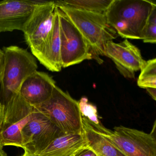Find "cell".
Listing matches in <instances>:
<instances>
[{
    "label": "cell",
    "mask_w": 156,
    "mask_h": 156,
    "mask_svg": "<svg viewBox=\"0 0 156 156\" xmlns=\"http://www.w3.org/2000/svg\"><path fill=\"white\" fill-rule=\"evenodd\" d=\"M55 5L81 33L90 48L93 59L102 64L103 61L100 56L105 55L107 43L119 36L108 24L104 13L87 11L64 5Z\"/></svg>",
    "instance_id": "6da1fadb"
},
{
    "label": "cell",
    "mask_w": 156,
    "mask_h": 156,
    "mask_svg": "<svg viewBox=\"0 0 156 156\" xmlns=\"http://www.w3.org/2000/svg\"><path fill=\"white\" fill-rule=\"evenodd\" d=\"M155 6V3L148 0H113L104 14L108 24L121 38L140 40Z\"/></svg>",
    "instance_id": "7a4b0ae2"
},
{
    "label": "cell",
    "mask_w": 156,
    "mask_h": 156,
    "mask_svg": "<svg viewBox=\"0 0 156 156\" xmlns=\"http://www.w3.org/2000/svg\"><path fill=\"white\" fill-rule=\"evenodd\" d=\"M4 63L1 79L0 104L4 108L19 94L22 84L37 71L36 58L27 50L17 46L3 48Z\"/></svg>",
    "instance_id": "3957f363"
},
{
    "label": "cell",
    "mask_w": 156,
    "mask_h": 156,
    "mask_svg": "<svg viewBox=\"0 0 156 156\" xmlns=\"http://www.w3.org/2000/svg\"><path fill=\"white\" fill-rule=\"evenodd\" d=\"M82 122L112 142L126 156H156V123L150 133L123 126L111 130L82 116Z\"/></svg>",
    "instance_id": "277c9868"
},
{
    "label": "cell",
    "mask_w": 156,
    "mask_h": 156,
    "mask_svg": "<svg viewBox=\"0 0 156 156\" xmlns=\"http://www.w3.org/2000/svg\"><path fill=\"white\" fill-rule=\"evenodd\" d=\"M34 107L65 134L83 133L78 101L57 86L49 99Z\"/></svg>",
    "instance_id": "5b68a950"
},
{
    "label": "cell",
    "mask_w": 156,
    "mask_h": 156,
    "mask_svg": "<svg viewBox=\"0 0 156 156\" xmlns=\"http://www.w3.org/2000/svg\"><path fill=\"white\" fill-rule=\"evenodd\" d=\"M59 13L62 67L93 59L90 48L81 33L59 9Z\"/></svg>",
    "instance_id": "8992f818"
},
{
    "label": "cell",
    "mask_w": 156,
    "mask_h": 156,
    "mask_svg": "<svg viewBox=\"0 0 156 156\" xmlns=\"http://www.w3.org/2000/svg\"><path fill=\"white\" fill-rule=\"evenodd\" d=\"M4 109L1 129L2 145L21 147L22 130L32 118L35 108L19 94Z\"/></svg>",
    "instance_id": "52a82bcc"
},
{
    "label": "cell",
    "mask_w": 156,
    "mask_h": 156,
    "mask_svg": "<svg viewBox=\"0 0 156 156\" xmlns=\"http://www.w3.org/2000/svg\"><path fill=\"white\" fill-rule=\"evenodd\" d=\"M64 134L49 119L35 109L32 118L22 130L21 148L27 155H34L43 150L54 140Z\"/></svg>",
    "instance_id": "ba28073f"
},
{
    "label": "cell",
    "mask_w": 156,
    "mask_h": 156,
    "mask_svg": "<svg viewBox=\"0 0 156 156\" xmlns=\"http://www.w3.org/2000/svg\"><path fill=\"white\" fill-rule=\"evenodd\" d=\"M54 1H42L35 10L23 31L32 54L38 59L50 35L53 24Z\"/></svg>",
    "instance_id": "9c48e42d"
},
{
    "label": "cell",
    "mask_w": 156,
    "mask_h": 156,
    "mask_svg": "<svg viewBox=\"0 0 156 156\" xmlns=\"http://www.w3.org/2000/svg\"><path fill=\"white\" fill-rule=\"evenodd\" d=\"M105 55L115 65L120 73L126 78H134L146 63L140 50L127 39L120 43L110 41L107 43Z\"/></svg>",
    "instance_id": "30bf717a"
},
{
    "label": "cell",
    "mask_w": 156,
    "mask_h": 156,
    "mask_svg": "<svg viewBox=\"0 0 156 156\" xmlns=\"http://www.w3.org/2000/svg\"><path fill=\"white\" fill-rule=\"evenodd\" d=\"M42 2L27 0L0 2V33L16 30L23 32Z\"/></svg>",
    "instance_id": "8fae6325"
},
{
    "label": "cell",
    "mask_w": 156,
    "mask_h": 156,
    "mask_svg": "<svg viewBox=\"0 0 156 156\" xmlns=\"http://www.w3.org/2000/svg\"><path fill=\"white\" fill-rule=\"evenodd\" d=\"M56 86L51 76L44 72L36 71L23 81L19 94L29 105L35 106L49 99Z\"/></svg>",
    "instance_id": "7c38bea8"
},
{
    "label": "cell",
    "mask_w": 156,
    "mask_h": 156,
    "mask_svg": "<svg viewBox=\"0 0 156 156\" xmlns=\"http://www.w3.org/2000/svg\"><path fill=\"white\" fill-rule=\"evenodd\" d=\"M37 60L51 72H59L62 68L61 57L59 9L56 6L51 30Z\"/></svg>",
    "instance_id": "4fadbf2b"
},
{
    "label": "cell",
    "mask_w": 156,
    "mask_h": 156,
    "mask_svg": "<svg viewBox=\"0 0 156 156\" xmlns=\"http://www.w3.org/2000/svg\"><path fill=\"white\" fill-rule=\"evenodd\" d=\"M87 147L84 133L64 134L54 140L41 152L30 156H74Z\"/></svg>",
    "instance_id": "5bb4252c"
},
{
    "label": "cell",
    "mask_w": 156,
    "mask_h": 156,
    "mask_svg": "<svg viewBox=\"0 0 156 156\" xmlns=\"http://www.w3.org/2000/svg\"><path fill=\"white\" fill-rule=\"evenodd\" d=\"M83 126L87 147L98 156H126L105 137L83 123Z\"/></svg>",
    "instance_id": "9a60e30c"
},
{
    "label": "cell",
    "mask_w": 156,
    "mask_h": 156,
    "mask_svg": "<svg viewBox=\"0 0 156 156\" xmlns=\"http://www.w3.org/2000/svg\"><path fill=\"white\" fill-rule=\"evenodd\" d=\"M113 0H65L54 1L56 5H64L87 11L104 13Z\"/></svg>",
    "instance_id": "2e32d148"
},
{
    "label": "cell",
    "mask_w": 156,
    "mask_h": 156,
    "mask_svg": "<svg viewBox=\"0 0 156 156\" xmlns=\"http://www.w3.org/2000/svg\"><path fill=\"white\" fill-rule=\"evenodd\" d=\"M140 88H156V59L146 61L144 67L140 70L137 82Z\"/></svg>",
    "instance_id": "e0dca14e"
},
{
    "label": "cell",
    "mask_w": 156,
    "mask_h": 156,
    "mask_svg": "<svg viewBox=\"0 0 156 156\" xmlns=\"http://www.w3.org/2000/svg\"><path fill=\"white\" fill-rule=\"evenodd\" d=\"M140 40L146 43L156 44V6L151 10L141 34Z\"/></svg>",
    "instance_id": "ac0fdd59"
},
{
    "label": "cell",
    "mask_w": 156,
    "mask_h": 156,
    "mask_svg": "<svg viewBox=\"0 0 156 156\" xmlns=\"http://www.w3.org/2000/svg\"><path fill=\"white\" fill-rule=\"evenodd\" d=\"M78 104L82 116L86 118L95 124L100 123L96 107L88 103L87 98H82L80 101H78Z\"/></svg>",
    "instance_id": "d6986e66"
},
{
    "label": "cell",
    "mask_w": 156,
    "mask_h": 156,
    "mask_svg": "<svg viewBox=\"0 0 156 156\" xmlns=\"http://www.w3.org/2000/svg\"><path fill=\"white\" fill-rule=\"evenodd\" d=\"M74 156H98V155L94 151L87 147L79 151Z\"/></svg>",
    "instance_id": "ffe728a7"
},
{
    "label": "cell",
    "mask_w": 156,
    "mask_h": 156,
    "mask_svg": "<svg viewBox=\"0 0 156 156\" xmlns=\"http://www.w3.org/2000/svg\"><path fill=\"white\" fill-rule=\"evenodd\" d=\"M4 113H5V109L4 107L0 104V150H2L3 147L2 145V141L1 137V126L4 118Z\"/></svg>",
    "instance_id": "44dd1931"
},
{
    "label": "cell",
    "mask_w": 156,
    "mask_h": 156,
    "mask_svg": "<svg viewBox=\"0 0 156 156\" xmlns=\"http://www.w3.org/2000/svg\"><path fill=\"white\" fill-rule=\"evenodd\" d=\"M4 63V53L3 50L0 49V82H1V79Z\"/></svg>",
    "instance_id": "7402d4cb"
},
{
    "label": "cell",
    "mask_w": 156,
    "mask_h": 156,
    "mask_svg": "<svg viewBox=\"0 0 156 156\" xmlns=\"http://www.w3.org/2000/svg\"><path fill=\"white\" fill-rule=\"evenodd\" d=\"M150 95L154 100H156V88H148L146 89Z\"/></svg>",
    "instance_id": "603a6c76"
},
{
    "label": "cell",
    "mask_w": 156,
    "mask_h": 156,
    "mask_svg": "<svg viewBox=\"0 0 156 156\" xmlns=\"http://www.w3.org/2000/svg\"><path fill=\"white\" fill-rule=\"evenodd\" d=\"M0 156H8L7 153L3 150H0Z\"/></svg>",
    "instance_id": "cb8c5ba5"
},
{
    "label": "cell",
    "mask_w": 156,
    "mask_h": 156,
    "mask_svg": "<svg viewBox=\"0 0 156 156\" xmlns=\"http://www.w3.org/2000/svg\"><path fill=\"white\" fill-rule=\"evenodd\" d=\"M21 156H29V155H27V154H26V153H24V154H23V155H22Z\"/></svg>",
    "instance_id": "d4e9b609"
}]
</instances>
